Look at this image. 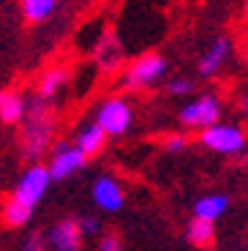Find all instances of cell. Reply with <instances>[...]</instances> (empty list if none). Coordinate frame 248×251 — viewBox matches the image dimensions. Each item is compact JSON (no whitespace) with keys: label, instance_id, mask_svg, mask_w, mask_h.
<instances>
[{"label":"cell","instance_id":"obj_1","mask_svg":"<svg viewBox=\"0 0 248 251\" xmlns=\"http://www.w3.org/2000/svg\"><path fill=\"white\" fill-rule=\"evenodd\" d=\"M57 137V112L50 99L33 96L19 120V151L25 161H41Z\"/></svg>","mask_w":248,"mask_h":251},{"label":"cell","instance_id":"obj_2","mask_svg":"<svg viewBox=\"0 0 248 251\" xmlns=\"http://www.w3.org/2000/svg\"><path fill=\"white\" fill-rule=\"evenodd\" d=\"M52 177H50V170H47V164L41 161H30L22 177L17 180L14 191L8 194V200L3 202V224L11 226V229H19V226H25L27 221L33 219V210L36 205L44 200L47 194V188H50Z\"/></svg>","mask_w":248,"mask_h":251},{"label":"cell","instance_id":"obj_3","mask_svg":"<svg viewBox=\"0 0 248 251\" xmlns=\"http://www.w3.org/2000/svg\"><path fill=\"white\" fill-rule=\"evenodd\" d=\"M169 71V63L161 52H145L139 55L137 60L125 63V71H123V88L125 90H148L155 88L158 82L167 76Z\"/></svg>","mask_w":248,"mask_h":251},{"label":"cell","instance_id":"obj_4","mask_svg":"<svg viewBox=\"0 0 248 251\" xmlns=\"http://www.w3.org/2000/svg\"><path fill=\"white\" fill-rule=\"evenodd\" d=\"M199 142L205 145L207 151L213 153H221V156H237V153L246 151L248 145V134L243 126H235V123H213L207 128L199 131Z\"/></svg>","mask_w":248,"mask_h":251},{"label":"cell","instance_id":"obj_5","mask_svg":"<svg viewBox=\"0 0 248 251\" xmlns=\"http://www.w3.org/2000/svg\"><path fill=\"white\" fill-rule=\"evenodd\" d=\"M93 120L101 126V131L106 137L115 139V137H123L131 128V123H134V109H131V104L123 96H109V99H104L99 104Z\"/></svg>","mask_w":248,"mask_h":251},{"label":"cell","instance_id":"obj_6","mask_svg":"<svg viewBox=\"0 0 248 251\" xmlns=\"http://www.w3.org/2000/svg\"><path fill=\"white\" fill-rule=\"evenodd\" d=\"M177 120L183 128H191V131H202L207 126L218 123L221 120V99L213 93H202L194 101L183 104L177 112Z\"/></svg>","mask_w":248,"mask_h":251},{"label":"cell","instance_id":"obj_7","mask_svg":"<svg viewBox=\"0 0 248 251\" xmlns=\"http://www.w3.org/2000/svg\"><path fill=\"white\" fill-rule=\"evenodd\" d=\"M50 151H52V158H50V164H47V170H50L52 180H66V177H71V175H76V172L85 170L87 156L76 148L74 142L55 139Z\"/></svg>","mask_w":248,"mask_h":251},{"label":"cell","instance_id":"obj_8","mask_svg":"<svg viewBox=\"0 0 248 251\" xmlns=\"http://www.w3.org/2000/svg\"><path fill=\"white\" fill-rule=\"evenodd\" d=\"M93 60L104 74H115V71H120L125 66V50H123V44H120V38L112 30H106L104 36H101V41L96 44Z\"/></svg>","mask_w":248,"mask_h":251},{"label":"cell","instance_id":"obj_9","mask_svg":"<svg viewBox=\"0 0 248 251\" xmlns=\"http://www.w3.org/2000/svg\"><path fill=\"white\" fill-rule=\"evenodd\" d=\"M93 202L106 210V213H118L125 205V188L115 175H99L93 183Z\"/></svg>","mask_w":248,"mask_h":251},{"label":"cell","instance_id":"obj_10","mask_svg":"<svg viewBox=\"0 0 248 251\" xmlns=\"http://www.w3.org/2000/svg\"><path fill=\"white\" fill-rule=\"evenodd\" d=\"M82 238L79 224L76 219H60L50 226L47 232V249L50 251H79L82 249Z\"/></svg>","mask_w":248,"mask_h":251},{"label":"cell","instance_id":"obj_11","mask_svg":"<svg viewBox=\"0 0 248 251\" xmlns=\"http://www.w3.org/2000/svg\"><path fill=\"white\" fill-rule=\"evenodd\" d=\"M229 57H232V38L229 36H218L216 41L202 52V57H199V63H197L199 76L213 79L216 74H221V69L226 66Z\"/></svg>","mask_w":248,"mask_h":251},{"label":"cell","instance_id":"obj_12","mask_svg":"<svg viewBox=\"0 0 248 251\" xmlns=\"http://www.w3.org/2000/svg\"><path fill=\"white\" fill-rule=\"evenodd\" d=\"M71 79V71L66 69V66H52V69H47L41 76H38V85H36V96H41V99H55L57 93H60L66 85H69Z\"/></svg>","mask_w":248,"mask_h":251},{"label":"cell","instance_id":"obj_13","mask_svg":"<svg viewBox=\"0 0 248 251\" xmlns=\"http://www.w3.org/2000/svg\"><path fill=\"white\" fill-rule=\"evenodd\" d=\"M25 109H27L25 93H19V90H14V88L0 90V120L6 126H19Z\"/></svg>","mask_w":248,"mask_h":251},{"label":"cell","instance_id":"obj_14","mask_svg":"<svg viewBox=\"0 0 248 251\" xmlns=\"http://www.w3.org/2000/svg\"><path fill=\"white\" fill-rule=\"evenodd\" d=\"M106 134L101 131V126L96 123V120H90V123H85L76 131V139H74V145L79 148L82 153H85L87 158H93V156H99L101 151H104V145H106Z\"/></svg>","mask_w":248,"mask_h":251},{"label":"cell","instance_id":"obj_15","mask_svg":"<svg viewBox=\"0 0 248 251\" xmlns=\"http://www.w3.org/2000/svg\"><path fill=\"white\" fill-rule=\"evenodd\" d=\"M229 205H232V200L226 194H205V197H199V200L194 202V216L207 219V221H216L229 210Z\"/></svg>","mask_w":248,"mask_h":251},{"label":"cell","instance_id":"obj_16","mask_svg":"<svg viewBox=\"0 0 248 251\" xmlns=\"http://www.w3.org/2000/svg\"><path fill=\"white\" fill-rule=\"evenodd\" d=\"M186 238H188V243L197 246V249H210V246L216 243V221L194 216L186 226Z\"/></svg>","mask_w":248,"mask_h":251},{"label":"cell","instance_id":"obj_17","mask_svg":"<svg viewBox=\"0 0 248 251\" xmlns=\"http://www.w3.org/2000/svg\"><path fill=\"white\" fill-rule=\"evenodd\" d=\"M57 0H22V14L30 25H38V22H47V19L55 14Z\"/></svg>","mask_w":248,"mask_h":251},{"label":"cell","instance_id":"obj_18","mask_svg":"<svg viewBox=\"0 0 248 251\" xmlns=\"http://www.w3.org/2000/svg\"><path fill=\"white\" fill-rule=\"evenodd\" d=\"M167 93L169 96H191L194 93V79L188 76H174V79H167Z\"/></svg>","mask_w":248,"mask_h":251},{"label":"cell","instance_id":"obj_19","mask_svg":"<svg viewBox=\"0 0 248 251\" xmlns=\"http://www.w3.org/2000/svg\"><path fill=\"white\" fill-rule=\"evenodd\" d=\"M19 251H47V238H44L41 232H30V235H25V240H22Z\"/></svg>","mask_w":248,"mask_h":251},{"label":"cell","instance_id":"obj_20","mask_svg":"<svg viewBox=\"0 0 248 251\" xmlns=\"http://www.w3.org/2000/svg\"><path fill=\"white\" fill-rule=\"evenodd\" d=\"M76 224H79L82 235H99L101 232V219L99 216H82V219H76Z\"/></svg>","mask_w":248,"mask_h":251},{"label":"cell","instance_id":"obj_21","mask_svg":"<svg viewBox=\"0 0 248 251\" xmlns=\"http://www.w3.org/2000/svg\"><path fill=\"white\" fill-rule=\"evenodd\" d=\"M186 145H188V137H186V134H169V137L164 139V148H167L169 153L186 151Z\"/></svg>","mask_w":248,"mask_h":251},{"label":"cell","instance_id":"obj_22","mask_svg":"<svg viewBox=\"0 0 248 251\" xmlns=\"http://www.w3.org/2000/svg\"><path fill=\"white\" fill-rule=\"evenodd\" d=\"M99 251H123V240L118 235H104L99 240Z\"/></svg>","mask_w":248,"mask_h":251},{"label":"cell","instance_id":"obj_23","mask_svg":"<svg viewBox=\"0 0 248 251\" xmlns=\"http://www.w3.org/2000/svg\"><path fill=\"white\" fill-rule=\"evenodd\" d=\"M237 50H240V55H243V63L248 66V27L240 33V41H237Z\"/></svg>","mask_w":248,"mask_h":251},{"label":"cell","instance_id":"obj_24","mask_svg":"<svg viewBox=\"0 0 248 251\" xmlns=\"http://www.w3.org/2000/svg\"><path fill=\"white\" fill-rule=\"evenodd\" d=\"M240 107H243V115H246V120H248V90L243 93V99H240Z\"/></svg>","mask_w":248,"mask_h":251}]
</instances>
